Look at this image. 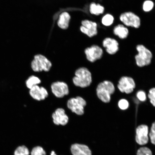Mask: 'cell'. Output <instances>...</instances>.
Returning a JSON list of instances; mask_svg holds the SVG:
<instances>
[{"label":"cell","mask_w":155,"mask_h":155,"mask_svg":"<svg viewBox=\"0 0 155 155\" xmlns=\"http://www.w3.org/2000/svg\"><path fill=\"white\" fill-rule=\"evenodd\" d=\"M71 150L73 155H92V152L86 145L78 144L72 145Z\"/></svg>","instance_id":"obj_15"},{"label":"cell","mask_w":155,"mask_h":155,"mask_svg":"<svg viewBox=\"0 0 155 155\" xmlns=\"http://www.w3.org/2000/svg\"><path fill=\"white\" fill-rule=\"evenodd\" d=\"M118 104L119 108L123 110L127 108L129 106L128 101L124 99L120 100L118 102Z\"/></svg>","instance_id":"obj_27"},{"label":"cell","mask_w":155,"mask_h":155,"mask_svg":"<svg viewBox=\"0 0 155 155\" xmlns=\"http://www.w3.org/2000/svg\"><path fill=\"white\" fill-rule=\"evenodd\" d=\"M40 83L41 80L38 78L34 75H32L26 80V84L27 87L30 89Z\"/></svg>","instance_id":"obj_19"},{"label":"cell","mask_w":155,"mask_h":155,"mask_svg":"<svg viewBox=\"0 0 155 155\" xmlns=\"http://www.w3.org/2000/svg\"><path fill=\"white\" fill-rule=\"evenodd\" d=\"M102 45L106 52L111 55L116 53L119 50V44L115 39L111 37L105 38L102 42Z\"/></svg>","instance_id":"obj_12"},{"label":"cell","mask_w":155,"mask_h":155,"mask_svg":"<svg viewBox=\"0 0 155 155\" xmlns=\"http://www.w3.org/2000/svg\"><path fill=\"white\" fill-rule=\"evenodd\" d=\"M115 91V88L113 84L108 80H105L99 83L96 89L98 98L106 103L110 102L111 95Z\"/></svg>","instance_id":"obj_2"},{"label":"cell","mask_w":155,"mask_h":155,"mask_svg":"<svg viewBox=\"0 0 155 155\" xmlns=\"http://www.w3.org/2000/svg\"><path fill=\"white\" fill-rule=\"evenodd\" d=\"M135 87V84L133 79L126 76L121 77L117 85V87L121 92L127 94L132 92Z\"/></svg>","instance_id":"obj_8"},{"label":"cell","mask_w":155,"mask_h":155,"mask_svg":"<svg viewBox=\"0 0 155 155\" xmlns=\"http://www.w3.org/2000/svg\"><path fill=\"white\" fill-rule=\"evenodd\" d=\"M86 58L91 63H94L102 57L103 51L102 49L99 46L94 44L86 48L84 50Z\"/></svg>","instance_id":"obj_7"},{"label":"cell","mask_w":155,"mask_h":155,"mask_svg":"<svg viewBox=\"0 0 155 155\" xmlns=\"http://www.w3.org/2000/svg\"><path fill=\"white\" fill-rule=\"evenodd\" d=\"M53 121L57 125H66L68 123L69 118L65 113L64 110L62 108H57L52 115Z\"/></svg>","instance_id":"obj_13"},{"label":"cell","mask_w":155,"mask_h":155,"mask_svg":"<svg viewBox=\"0 0 155 155\" xmlns=\"http://www.w3.org/2000/svg\"><path fill=\"white\" fill-rule=\"evenodd\" d=\"M137 155H152V154L150 149L146 147H142L140 148L137 150Z\"/></svg>","instance_id":"obj_22"},{"label":"cell","mask_w":155,"mask_h":155,"mask_svg":"<svg viewBox=\"0 0 155 155\" xmlns=\"http://www.w3.org/2000/svg\"><path fill=\"white\" fill-rule=\"evenodd\" d=\"M81 24L80 29L82 33L90 38L97 34V25L96 22L85 20L82 21Z\"/></svg>","instance_id":"obj_9"},{"label":"cell","mask_w":155,"mask_h":155,"mask_svg":"<svg viewBox=\"0 0 155 155\" xmlns=\"http://www.w3.org/2000/svg\"><path fill=\"white\" fill-rule=\"evenodd\" d=\"M148 127L146 125L142 124L138 126L136 129L135 141L140 145H145L148 143Z\"/></svg>","instance_id":"obj_10"},{"label":"cell","mask_w":155,"mask_h":155,"mask_svg":"<svg viewBox=\"0 0 155 155\" xmlns=\"http://www.w3.org/2000/svg\"><path fill=\"white\" fill-rule=\"evenodd\" d=\"M114 20L113 16L110 14H107L102 18L101 22L104 26H109L113 24Z\"/></svg>","instance_id":"obj_20"},{"label":"cell","mask_w":155,"mask_h":155,"mask_svg":"<svg viewBox=\"0 0 155 155\" xmlns=\"http://www.w3.org/2000/svg\"><path fill=\"white\" fill-rule=\"evenodd\" d=\"M114 34L121 39L126 38L129 34L128 28L124 25L119 24L115 26L113 29Z\"/></svg>","instance_id":"obj_17"},{"label":"cell","mask_w":155,"mask_h":155,"mask_svg":"<svg viewBox=\"0 0 155 155\" xmlns=\"http://www.w3.org/2000/svg\"><path fill=\"white\" fill-rule=\"evenodd\" d=\"M154 6V3L152 1L150 0L146 1L143 3V9L145 11H149L152 9Z\"/></svg>","instance_id":"obj_24"},{"label":"cell","mask_w":155,"mask_h":155,"mask_svg":"<svg viewBox=\"0 0 155 155\" xmlns=\"http://www.w3.org/2000/svg\"><path fill=\"white\" fill-rule=\"evenodd\" d=\"M46 153L43 149L40 146H37L34 148L31 152V155H45Z\"/></svg>","instance_id":"obj_23"},{"label":"cell","mask_w":155,"mask_h":155,"mask_svg":"<svg viewBox=\"0 0 155 155\" xmlns=\"http://www.w3.org/2000/svg\"><path fill=\"white\" fill-rule=\"evenodd\" d=\"M51 66V61L45 56L41 54L35 55L31 63V68L35 72H39L42 71H48Z\"/></svg>","instance_id":"obj_4"},{"label":"cell","mask_w":155,"mask_h":155,"mask_svg":"<svg viewBox=\"0 0 155 155\" xmlns=\"http://www.w3.org/2000/svg\"><path fill=\"white\" fill-rule=\"evenodd\" d=\"M29 94L34 99L38 101L44 100L48 94L46 89L43 87L36 85L30 89Z\"/></svg>","instance_id":"obj_14"},{"label":"cell","mask_w":155,"mask_h":155,"mask_svg":"<svg viewBox=\"0 0 155 155\" xmlns=\"http://www.w3.org/2000/svg\"><path fill=\"white\" fill-rule=\"evenodd\" d=\"M137 98L141 101H144L146 99V95L145 92L143 91H139L137 93Z\"/></svg>","instance_id":"obj_28"},{"label":"cell","mask_w":155,"mask_h":155,"mask_svg":"<svg viewBox=\"0 0 155 155\" xmlns=\"http://www.w3.org/2000/svg\"><path fill=\"white\" fill-rule=\"evenodd\" d=\"M149 135L151 143L155 145V121L152 124Z\"/></svg>","instance_id":"obj_26"},{"label":"cell","mask_w":155,"mask_h":155,"mask_svg":"<svg viewBox=\"0 0 155 155\" xmlns=\"http://www.w3.org/2000/svg\"><path fill=\"white\" fill-rule=\"evenodd\" d=\"M71 16L66 11L62 12L59 15L57 21L58 26L63 29H66L69 26Z\"/></svg>","instance_id":"obj_16"},{"label":"cell","mask_w":155,"mask_h":155,"mask_svg":"<svg viewBox=\"0 0 155 155\" xmlns=\"http://www.w3.org/2000/svg\"><path fill=\"white\" fill-rule=\"evenodd\" d=\"M119 19L125 26L135 28H139L140 25V20L139 17L131 12H126L120 15Z\"/></svg>","instance_id":"obj_6"},{"label":"cell","mask_w":155,"mask_h":155,"mask_svg":"<svg viewBox=\"0 0 155 155\" xmlns=\"http://www.w3.org/2000/svg\"><path fill=\"white\" fill-rule=\"evenodd\" d=\"M73 81L76 86L84 88L89 86L92 82V74L89 70L85 67L77 69L75 72Z\"/></svg>","instance_id":"obj_1"},{"label":"cell","mask_w":155,"mask_h":155,"mask_svg":"<svg viewBox=\"0 0 155 155\" xmlns=\"http://www.w3.org/2000/svg\"><path fill=\"white\" fill-rule=\"evenodd\" d=\"M136 49L138 52L135 57L137 65L142 67L150 64L152 57L150 51L142 44L137 45Z\"/></svg>","instance_id":"obj_3"},{"label":"cell","mask_w":155,"mask_h":155,"mask_svg":"<svg viewBox=\"0 0 155 155\" xmlns=\"http://www.w3.org/2000/svg\"><path fill=\"white\" fill-rule=\"evenodd\" d=\"M51 155H56V154H55V152L53 151H52L51 152Z\"/></svg>","instance_id":"obj_29"},{"label":"cell","mask_w":155,"mask_h":155,"mask_svg":"<svg viewBox=\"0 0 155 155\" xmlns=\"http://www.w3.org/2000/svg\"><path fill=\"white\" fill-rule=\"evenodd\" d=\"M29 154L28 149L24 146L18 147L14 152V155H29Z\"/></svg>","instance_id":"obj_21"},{"label":"cell","mask_w":155,"mask_h":155,"mask_svg":"<svg viewBox=\"0 0 155 155\" xmlns=\"http://www.w3.org/2000/svg\"><path fill=\"white\" fill-rule=\"evenodd\" d=\"M89 10L91 14L99 15L103 13L104 8L99 4H96L94 3H92L90 5Z\"/></svg>","instance_id":"obj_18"},{"label":"cell","mask_w":155,"mask_h":155,"mask_svg":"<svg viewBox=\"0 0 155 155\" xmlns=\"http://www.w3.org/2000/svg\"><path fill=\"white\" fill-rule=\"evenodd\" d=\"M53 94L57 97L61 98L69 93L68 86L65 83L58 81L52 84L51 86Z\"/></svg>","instance_id":"obj_11"},{"label":"cell","mask_w":155,"mask_h":155,"mask_svg":"<svg viewBox=\"0 0 155 155\" xmlns=\"http://www.w3.org/2000/svg\"><path fill=\"white\" fill-rule=\"evenodd\" d=\"M86 105V101L79 96L69 99L67 103L68 108L72 112L80 115L84 113V107Z\"/></svg>","instance_id":"obj_5"},{"label":"cell","mask_w":155,"mask_h":155,"mask_svg":"<svg viewBox=\"0 0 155 155\" xmlns=\"http://www.w3.org/2000/svg\"><path fill=\"white\" fill-rule=\"evenodd\" d=\"M148 97L151 104L155 107V88H152L149 90Z\"/></svg>","instance_id":"obj_25"}]
</instances>
